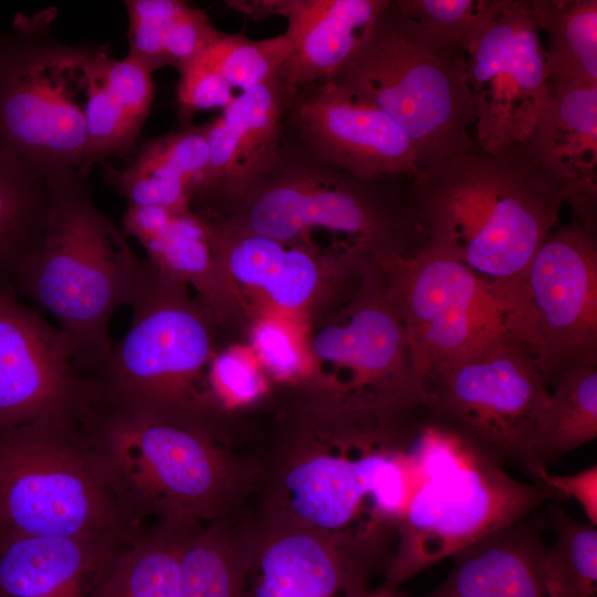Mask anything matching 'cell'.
I'll return each instance as SVG.
<instances>
[{
	"mask_svg": "<svg viewBox=\"0 0 597 597\" xmlns=\"http://www.w3.org/2000/svg\"><path fill=\"white\" fill-rule=\"evenodd\" d=\"M425 247L491 281L520 277L556 228L562 189L524 143L498 153L475 140L437 168L408 179Z\"/></svg>",
	"mask_w": 597,
	"mask_h": 597,
	"instance_id": "6da1fadb",
	"label": "cell"
},
{
	"mask_svg": "<svg viewBox=\"0 0 597 597\" xmlns=\"http://www.w3.org/2000/svg\"><path fill=\"white\" fill-rule=\"evenodd\" d=\"M54 184L43 239L17 273L12 287L55 318L85 376L112 349L111 320L119 307L132 303L145 259L95 206L86 179L71 172L55 176Z\"/></svg>",
	"mask_w": 597,
	"mask_h": 597,
	"instance_id": "7a4b0ae2",
	"label": "cell"
},
{
	"mask_svg": "<svg viewBox=\"0 0 597 597\" xmlns=\"http://www.w3.org/2000/svg\"><path fill=\"white\" fill-rule=\"evenodd\" d=\"M406 177L360 179L308 155L284 130L275 164L241 197L206 213L234 228L286 242L313 229L347 235L374 258L413 256L425 247Z\"/></svg>",
	"mask_w": 597,
	"mask_h": 597,
	"instance_id": "3957f363",
	"label": "cell"
},
{
	"mask_svg": "<svg viewBox=\"0 0 597 597\" xmlns=\"http://www.w3.org/2000/svg\"><path fill=\"white\" fill-rule=\"evenodd\" d=\"M80 428L133 533L218 521L233 472L213 436L166 418L88 407Z\"/></svg>",
	"mask_w": 597,
	"mask_h": 597,
	"instance_id": "277c9868",
	"label": "cell"
},
{
	"mask_svg": "<svg viewBox=\"0 0 597 597\" xmlns=\"http://www.w3.org/2000/svg\"><path fill=\"white\" fill-rule=\"evenodd\" d=\"M328 82L387 114L409 137L419 174L468 149L473 140L467 56L405 15L396 0Z\"/></svg>",
	"mask_w": 597,
	"mask_h": 597,
	"instance_id": "5b68a950",
	"label": "cell"
},
{
	"mask_svg": "<svg viewBox=\"0 0 597 597\" xmlns=\"http://www.w3.org/2000/svg\"><path fill=\"white\" fill-rule=\"evenodd\" d=\"M130 326L85 376L90 405L198 423L207 366L216 352L217 321L187 286L145 259L132 303Z\"/></svg>",
	"mask_w": 597,
	"mask_h": 597,
	"instance_id": "8992f818",
	"label": "cell"
},
{
	"mask_svg": "<svg viewBox=\"0 0 597 597\" xmlns=\"http://www.w3.org/2000/svg\"><path fill=\"white\" fill-rule=\"evenodd\" d=\"M56 15L18 13L0 32V142L51 177L81 167L93 51L56 40Z\"/></svg>",
	"mask_w": 597,
	"mask_h": 597,
	"instance_id": "52a82bcc",
	"label": "cell"
},
{
	"mask_svg": "<svg viewBox=\"0 0 597 597\" xmlns=\"http://www.w3.org/2000/svg\"><path fill=\"white\" fill-rule=\"evenodd\" d=\"M0 532L134 536L80 423L0 429Z\"/></svg>",
	"mask_w": 597,
	"mask_h": 597,
	"instance_id": "ba28073f",
	"label": "cell"
},
{
	"mask_svg": "<svg viewBox=\"0 0 597 597\" xmlns=\"http://www.w3.org/2000/svg\"><path fill=\"white\" fill-rule=\"evenodd\" d=\"M534 356L500 336L437 364L421 378L427 422L442 427L498 464L542 465L536 436L549 392Z\"/></svg>",
	"mask_w": 597,
	"mask_h": 597,
	"instance_id": "9c48e42d",
	"label": "cell"
},
{
	"mask_svg": "<svg viewBox=\"0 0 597 597\" xmlns=\"http://www.w3.org/2000/svg\"><path fill=\"white\" fill-rule=\"evenodd\" d=\"M542 483L509 475L463 440L416 488L398 522L399 545L383 588L398 585L479 540L520 521L551 500Z\"/></svg>",
	"mask_w": 597,
	"mask_h": 597,
	"instance_id": "30bf717a",
	"label": "cell"
},
{
	"mask_svg": "<svg viewBox=\"0 0 597 597\" xmlns=\"http://www.w3.org/2000/svg\"><path fill=\"white\" fill-rule=\"evenodd\" d=\"M390 439L388 432L358 430L342 452L298 457L285 474V490L300 524L371 545L385 524L398 523L422 479L409 450Z\"/></svg>",
	"mask_w": 597,
	"mask_h": 597,
	"instance_id": "8fae6325",
	"label": "cell"
},
{
	"mask_svg": "<svg viewBox=\"0 0 597 597\" xmlns=\"http://www.w3.org/2000/svg\"><path fill=\"white\" fill-rule=\"evenodd\" d=\"M375 261L405 328L420 385L437 364L493 338L513 337L511 281L486 280L465 264L428 250Z\"/></svg>",
	"mask_w": 597,
	"mask_h": 597,
	"instance_id": "7c38bea8",
	"label": "cell"
},
{
	"mask_svg": "<svg viewBox=\"0 0 597 597\" xmlns=\"http://www.w3.org/2000/svg\"><path fill=\"white\" fill-rule=\"evenodd\" d=\"M517 342L546 381L597 366V239L573 218L555 228L514 280Z\"/></svg>",
	"mask_w": 597,
	"mask_h": 597,
	"instance_id": "4fadbf2b",
	"label": "cell"
},
{
	"mask_svg": "<svg viewBox=\"0 0 597 597\" xmlns=\"http://www.w3.org/2000/svg\"><path fill=\"white\" fill-rule=\"evenodd\" d=\"M531 0H498L464 49L474 140L486 153L524 143L549 92Z\"/></svg>",
	"mask_w": 597,
	"mask_h": 597,
	"instance_id": "5bb4252c",
	"label": "cell"
},
{
	"mask_svg": "<svg viewBox=\"0 0 597 597\" xmlns=\"http://www.w3.org/2000/svg\"><path fill=\"white\" fill-rule=\"evenodd\" d=\"M88 404L67 336L0 284V429L78 425Z\"/></svg>",
	"mask_w": 597,
	"mask_h": 597,
	"instance_id": "9a60e30c",
	"label": "cell"
},
{
	"mask_svg": "<svg viewBox=\"0 0 597 597\" xmlns=\"http://www.w3.org/2000/svg\"><path fill=\"white\" fill-rule=\"evenodd\" d=\"M353 297L344 321L314 336L316 357L347 369L354 398L377 413L396 419L416 410L425 412L405 328L375 261L366 266Z\"/></svg>",
	"mask_w": 597,
	"mask_h": 597,
	"instance_id": "2e32d148",
	"label": "cell"
},
{
	"mask_svg": "<svg viewBox=\"0 0 597 597\" xmlns=\"http://www.w3.org/2000/svg\"><path fill=\"white\" fill-rule=\"evenodd\" d=\"M284 124L308 155L356 178L419 175L407 134L381 109L328 81L292 92Z\"/></svg>",
	"mask_w": 597,
	"mask_h": 597,
	"instance_id": "e0dca14e",
	"label": "cell"
},
{
	"mask_svg": "<svg viewBox=\"0 0 597 597\" xmlns=\"http://www.w3.org/2000/svg\"><path fill=\"white\" fill-rule=\"evenodd\" d=\"M290 92L280 73L242 93L205 123L209 148L203 186L193 203L213 210L241 197L277 160Z\"/></svg>",
	"mask_w": 597,
	"mask_h": 597,
	"instance_id": "ac0fdd59",
	"label": "cell"
},
{
	"mask_svg": "<svg viewBox=\"0 0 597 597\" xmlns=\"http://www.w3.org/2000/svg\"><path fill=\"white\" fill-rule=\"evenodd\" d=\"M301 525V524H300ZM296 525L270 536L247 555L243 597H359L366 591L368 556L359 544L325 540Z\"/></svg>",
	"mask_w": 597,
	"mask_h": 597,
	"instance_id": "d6986e66",
	"label": "cell"
},
{
	"mask_svg": "<svg viewBox=\"0 0 597 597\" xmlns=\"http://www.w3.org/2000/svg\"><path fill=\"white\" fill-rule=\"evenodd\" d=\"M389 0H254L227 7L254 20L281 15L291 53L280 76L290 93L328 81L354 54Z\"/></svg>",
	"mask_w": 597,
	"mask_h": 597,
	"instance_id": "ffe728a7",
	"label": "cell"
},
{
	"mask_svg": "<svg viewBox=\"0 0 597 597\" xmlns=\"http://www.w3.org/2000/svg\"><path fill=\"white\" fill-rule=\"evenodd\" d=\"M524 144L562 189L574 218L596 232L597 84L549 82L548 98Z\"/></svg>",
	"mask_w": 597,
	"mask_h": 597,
	"instance_id": "44dd1931",
	"label": "cell"
},
{
	"mask_svg": "<svg viewBox=\"0 0 597 597\" xmlns=\"http://www.w3.org/2000/svg\"><path fill=\"white\" fill-rule=\"evenodd\" d=\"M129 541L0 532V597H95Z\"/></svg>",
	"mask_w": 597,
	"mask_h": 597,
	"instance_id": "7402d4cb",
	"label": "cell"
},
{
	"mask_svg": "<svg viewBox=\"0 0 597 597\" xmlns=\"http://www.w3.org/2000/svg\"><path fill=\"white\" fill-rule=\"evenodd\" d=\"M203 216L211 222L216 260L228 289L235 281L287 312L316 297L322 262L311 242L281 241Z\"/></svg>",
	"mask_w": 597,
	"mask_h": 597,
	"instance_id": "603a6c76",
	"label": "cell"
},
{
	"mask_svg": "<svg viewBox=\"0 0 597 597\" xmlns=\"http://www.w3.org/2000/svg\"><path fill=\"white\" fill-rule=\"evenodd\" d=\"M85 145L77 174L95 164L130 157L154 98L151 73L128 57L116 60L107 45L93 46L88 61Z\"/></svg>",
	"mask_w": 597,
	"mask_h": 597,
	"instance_id": "cb8c5ba5",
	"label": "cell"
},
{
	"mask_svg": "<svg viewBox=\"0 0 597 597\" xmlns=\"http://www.w3.org/2000/svg\"><path fill=\"white\" fill-rule=\"evenodd\" d=\"M520 521L460 551L448 576L422 597H545L546 546L530 522Z\"/></svg>",
	"mask_w": 597,
	"mask_h": 597,
	"instance_id": "d4e9b609",
	"label": "cell"
},
{
	"mask_svg": "<svg viewBox=\"0 0 597 597\" xmlns=\"http://www.w3.org/2000/svg\"><path fill=\"white\" fill-rule=\"evenodd\" d=\"M209 161L205 124L147 139L107 180L128 206H159L174 212L191 210L203 186Z\"/></svg>",
	"mask_w": 597,
	"mask_h": 597,
	"instance_id": "484cf974",
	"label": "cell"
},
{
	"mask_svg": "<svg viewBox=\"0 0 597 597\" xmlns=\"http://www.w3.org/2000/svg\"><path fill=\"white\" fill-rule=\"evenodd\" d=\"M54 193V177L0 142V284L12 286L41 243Z\"/></svg>",
	"mask_w": 597,
	"mask_h": 597,
	"instance_id": "4316f807",
	"label": "cell"
},
{
	"mask_svg": "<svg viewBox=\"0 0 597 597\" xmlns=\"http://www.w3.org/2000/svg\"><path fill=\"white\" fill-rule=\"evenodd\" d=\"M146 260L165 277L191 284L218 322L229 291L216 260L210 220L192 209L175 213L166 231L145 248Z\"/></svg>",
	"mask_w": 597,
	"mask_h": 597,
	"instance_id": "83f0119b",
	"label": "cell"
},
{
	"mask_svg": "<svg viewBox=\"0 0 597 597\" xmlns=\"http://www.w3.org/2000/svg\"><path fill=\"white\" fill-rule=\"evenodd\" d=\"M551 83L597 84V1L531 0Z\"/></svg>",
	"mask_w": 597,
	"mask_h": 597,
	"instance_id": "f1b7e54d",
	"label": "cell"
},
{
	"mask_svg": "<svg viewBox=\"0 0 597 597\" xmlns=\"http://www.w3.org/2000/svg\"><path fill=\"white\" fill-rule=\"evenodd\" d=\"M191 532L154 527L136 533L95 597H180V553Z\"/></svg>",
	"mask_w": 597,
	"mask_h": 597,
	"instance_id": "f546056e",
	"label": "cell"
},
{
	"mask_svg": "<svg viewBox=\"0 0 597 597\" xmlns=\"http://www.w3.org/2000/svg\"><path fill=\"white\" fill-rule=\"evenodd\" d=\"M556 379L536 436L544 467L597 437V366L572 368Z\"/></svg>",
	"mask_w": 597,
	"mask_h": 597,
	"instance_id": "4dcf8cb0",
	"label": "cell"
},
{
	"mask_svg": "<svg viewBox=\"0 0 597 597\" xmlns=\"http://www.w3.org/2000/svg\"><path fill=\"white\" fill-rule=\"evenodd\" d=\"M245 563L219 521L192 531L180 553V597H243Z\"/></svg>",
	"mask_w": 597,
	"mask_h": 597,
	"instance_id": "1f68e13d",
	"label": "cell"
},
{
	"mask_svg": "<svg viewBox=\"0 0 597 597\" xmlns=\"http://www.w3.org/2000/svg\"><path fill=\"white\" fill-rule=\"evenodd\" d=\"M555 533L545 548L542 572L545 597H597V528L549 509Z\"/></svg>",
	"mask_w": 597,
	"mask_h": 597,
	"instance_id": "d6a6232c",
	"label": "cell"
},
{
	"mask_svg": "<svg viewBox=\"0 0 597 597\" xmlns=\"http://www.w3.org/2000/svg\"><path fill=\"white\" fill-rule=\"evenodd\" d=\"M290 53L285 33L254 40L242 33L220 31L201 56L232 90L242 93L279 74Z\"/></svg>",
	"mask_w": 597,
	"mask_h": 597,
	"instance_id": "836d02e7",
	"label": "cell"
},
{
	"mask_svg": "<svg viewBox=\"0 0 597 597\" xmlns=\"http://www.w3.org/2000/svg\"><path fill=\"white\" fill-rule=\"evenodd\" d=\"M264 380L256 359L245 350L230 347L212 355L203 377L198 404V419L206 422L217 406L244 405L264 391Z\"/></svg>",
	"mask_w": 597,
	"mask_h": 597,
	"instance_id": "e575fe53",
	"label": "cell"
},
{
	"mask_svg": "<svg viewBox=\"0 0 597 597\" xmlns=\"http://www.w3.org/2000/svg\"><path fill=\"white\" fill-rule=\"evenodd\" d=\"M400 11L440 41L467 48L498 0H396Z\"/></svg>",
	"mask_w": 597,
	"mask_h": 597,
	"instance_id": "d590c367",
	"label": "cell"
},
{
	"mask_svg": "<svg viewBox=\"0 0 597 597\" xmlns=\"http://www.w3.org/2000/svg\"><path fill=\"white\" fill-rule=\"evenodd\" d=\"M180 0H126L128 54L150 73L165 66L164 45Z\"/></svg>",
	"mask_w": 597,
	"mask_h": 597,
	"instance_id": "8d00e7d4",
	"label": "cell"
},
{
	"mask_svg": "<svg viewBox=\"0 0 597 597\" xmlns=\"http://www.w3.org/2000/svg\"><path fill=\"white\" fill-rule=\"evenodd\" d=\"M251 342L256 362L275 377L291 378L304 370L305 352L290 324L264 318L254 326Z\"/></svg>",
	"mask_w": 597,
	"mask_h": 597,
	"instance_id": "74e56055",
	"label": "cell"
},
{
	"mask_svg": "<svg viewBox=\"0 0 597 597\" xmlns=\"http://www.w3.org/2000/svg\"><path fill=\"white\" fill-rule=\"evenodd\" d=\"M219 32L203 10L182 1L166 34L165 66L181 72L208 49Z\"/></svg>",
	"mask_w": 597,
	"mask_h": 597,
	"instance_id": "f35d334b",
	"label": "cell"
},
{
	"mask_svg": "<svg viewBox=\"0 0 597 597\" xmlns=\"http://www.w3.org/2000/svg\"><path fill=\"white\" fill-rule=\"evenodd\" d=\"M237 95L201 55L179 72L177 104L184 125L199 111L226 108Z\"/></svg>",
	"mask_w": 597,
	"mask_h": 597,
	"instance_id": "ab89813d",
	"label": "cell"
},
{
	"mask_svg": "<svg viewBox=\"0 0 597 597\" xmlns=\"http://www.w3.org/2000/svg\"><path fill=\"white\" fill-rule=\"evenodd\" d=\"M535 478L559 496L573 498L580 505L589 524L597 525L596 464L568 475L551 474L546 468H541Z\"/></svg>",
	"mask_w": 597,
	"mask_h": 597,
	"instance_id": "60d3db41",
	"label": "cell"
},
{
	"mask_svg": "<svg viewBox=\"0 0 597 597\" xmlns=\"http://www.w3.org/2000/svg\"><path fill=\"white\" fill-rule=\"evenodd\" d=\"M175 213L159 206H128L123 216V232L145 249L166 231Z\"/></svg>",
	"mask_w": 597,
	"mask_h": 597,
	"instance_id": "b9f144b4",
	"label": "cell"
},
{
	"mask_svg": "<svg viewBox=\"0 0 597 597\" xmlns=\"http://www.w3.org/2000/svg\"><path fill=\"white\" fill-rule=\"evenodd\" d=\"M359 597H405V596H400L396 594L395 589H386L381 587L379 590L375 593H368L366 590Z\"/></svg>",
	"mask_w": 597,
	"mask_h": 597,
	"instance_id": "7bdbcfd3",
	"label": "cell"
}]
</instances>
